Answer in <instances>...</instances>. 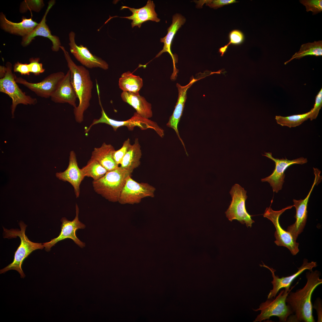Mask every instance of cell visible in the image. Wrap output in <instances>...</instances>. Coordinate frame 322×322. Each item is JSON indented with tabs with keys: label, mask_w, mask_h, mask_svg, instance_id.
I'll return each instance as SVG.
<instances>
[{
	"label": "cell",
	"mask_w": 322,
	"mask_h": 322,
	"mask_svg": "<svg viewBox=\"0 0 322 322\" xmlns=\"http://www.w3.org/2000/svg\"><path fill=\"white\" fill-rule=\"evenodd\" d=\"M320 272L317 270H309L306 273L307 282L302 289L289 293L286 302L294 315H290L287 322H315L312 315L311 298L315 289L322 283Z\"/></svg>",
	"instance_id": "6da1fadb"
},
{
	"label": "cell",
	"mask_w": 322,
	"mask_h": 322,
	"mask_svg": "<svg viewBox=\"0 0 322 322\" xmlns=\"http://www.w3.org/2000/svg\"><path fill=\"white\" fill-rule=\"evenodd\" d=\"M60 48L64 53L71 72V82L79 100L78 106L74 109L75 119L77 122L81 123L83 120L84 112L90 105L93 82L89 70L83 66L77 65L64 47L61 46Z\"/></svg>",
	"instance_id": "7a4b0ae2"
},
{
	"label": "cell",
	"mask_w": 322,
	"mask_h": 322,
	"mask_svg": "<svg viewBox=\"0 0 322 322\" xmlns=\"http://www.w3.org/2000/svg\"><path fill=\"white\" fill-rule=\"evenodd\" d=\"M131 173L120 166L108 171L102 177L93 180L94 191L109 201L118 202L121 191L128 176Z\"/></svg>",
	"instance_id": "3957f363"
},
{
	"label": "cell",
	"mask_w": 322,
	"mask_h": 322,
	"mask_svg": "<svg viewBox=\"0 0 322 322\" xmlns=\"http://www.w3.org/2000/svg\"><path fill=\"white\" fill-rule=\"evenodd\" d=\"M20 230L11 229L7 230L3 227L4 237L10 238L18 236L21 240L20 244L15 252L13 262L8 265L0 270L1 274L10 270L17 271L20 275L21 278H24L25 275L21 268V265L24 260L33 251L44 248L41 243H35L31 241L25 234L27 225L23 222L19 223Z\"/></svg>",
	"instance_id": "277c9868"
},
{
	"label": "cell",
	"mask_w": 322,
	"mask_h": 322,
	"mask_svg": "<svg viewBox=\"0 0 322 322\" xmlns=\"http://www.w3.org/2000/svg\"><path fill=\"white\" fill-rule=\"evenodd\" d=\"M298 283L292 287L289 291L285 289L281 290L275 297L267 299L265 302L260 304L259 308L253 309L254 311H261V313L253 322H260L269 319L273 316L278 317L280 321L287 322L289 317L293 313L287 304L286 299L289 293Z\"/></svg>",
	"instance_id": "5b68a950"
},
{
	"label": "cell",
	"mask_w": 322,
	"mask_h": 322,
	"mask_svg": "<svg viewBox=\"0 0 322 322\" xmlns=\"http://www.w3.org/2000/svg\"><path fill=\"white\" fill-rule=\"evenodd\" d=\"M5 67V74L0 78V92L7 95L12 99L11 109L13 118L14 112L18 104L34 105L37 103V100L36 98L27 95L19 87L15 81L16 76L12 72V64L7 62Z\"/></svg>",
	"instance_id": "8992f818"
},
{
	"label": "cell",
	"mask_w": 322,
	"mask_h": 322,
	"mask_svg": "<svg viewBox=\"0 0 322 322\" xmlns=\"http://www.w3.org/2000/svg\"><path fill=\"white\" fill-rule=\"evenodd\" d=\"M99 104L102 110L101 116L98 119L94 120L92 124L86 130L87 132L93 125L99 123H104L111 126L115 131L118 128L121 126H126L130 131L133 130L134 127L137 126L143 130L149 129H152L161 137H163L164 136V130L156 123L142 117L136 112L128 120L124 121L117 120L109 117L102 107L101 103Z\"/></svg>",
	"instance_id": "52a82bcc"
},
{
	"label": "cell",
	"mask_w": 322,
	"mask_h": 322,
	"mask_svg": "<svg viewBox=\"0 0 322 322\" xmlns=\"http://www.w3.org/2000/svg\"><path fill=\"white\" fill-rule=\"evenodd\" d=\"M230 193L232 200L225 212L227 217L231 222L236 219L242 224H245L247 227H251L254 221L246 208L245 202L247 197V191L239 184H235L232 187Z\"/></svg>",
	"instance_id": "ba28073f"
},
{
	"label": "cell",
	"mask_w": 322,
	"mask_h": 322,
	"mask_svg": "<svg viewBox=\"0 0 322 322\" xmlns=\"http://www.w3.org/2000/svg\"><path fill=\"white\" fill-rule=\"evenodd\" d=\"M272 202L273 200L269 207L266 208L263 216L270 220L275 226L276 229L275 233V244L279 246L286 247L293 255H295L299 251V243L296 242L290 233L282 228L279 222V218L281 215L286 210L291 209L294 206H289L281 210L275 211L271 207Z\"/></svg>",
	"instance_id": "9c48e42d"
},
{
	"label": "cell",
	"mask_w": 322,
	"mask_h": 322,
	"mask_svg": "<svg viewBox=\"0 0 322 322\" xmlns=\"http://www.w3.org/2000/svg\"><path fill=\"white\" fill-rule=\"evenodd\" d=\"M155 188L147 183H139L129 176L121 192L118 202L121 204L140 202L146 197H153Z\"/></svg>",
	"instance_id": "30bf717a"
},
{
	"label": "cell",
	"mask_w": 322,
	"mask_h": 322,
	"mask_svg": "<svg viewBox=\"0 0 322 322\" xmlns=\"http://www.w3.org/2000/svg\"><path fill=\"white\" fill-rule=\"evenodd\" d=\"M313 170L315 175L314 181L306 197L304 199H293V206L296 210V214L294 216L296 221L293 224L288 227L287 231L290 233L296 240L298 235L303 232L306 223L307 216V207L310 194L315 186L319 183L321 178V176L320 175L321 171L317 168H313Z\"/></svg>",
	"instance_id": "8fae6325"
},
{
	"label": "cell",
	"mask_w": 322,
	"mask_h": 322,
	"mask_svg": "<svg viewBox=\"0 0 322 322\" xmlns=\"http://www.w3.org/2000/svg\"><path fill=\"white\" fill-rule=\"evenodd\" d=\"M264 154L263 155L274 162L275 167L273 173L270 176L261 179V180L262 182H268L272 187L273 192L276 193L282 188L285 177L284 173L287 168L293 164L302 165L307 162V159L303 157L290 160L287 158H275L272 156L270 152H265Z\"/></svg>",
	"instance_id": "7c38bea8"
},
{
	"label": "cell",
	"mask_w": 322,
	"mask_h": 322,
	"mask_svg": "<svg viewBox=\"0 0 322 322\" xmlns=\"http://www.w3.org/2000/svg\"><path fill=\"white\" fill-rule=\"evenodd\" d=\"M65 74L62 72L49 75L39 82H29L21 77L15 78L17 83L22 84L34 92L38 96L44 98L50 97Z\"/></svg>",
	"instance_id": "4fadbf2b"
},
{
	"label": "cell",
	"mask_w": 322,
	"mask_h": 322,
	"mask_svg": "<svg viewBox=\"0 0 322 322\" xmlns=\"http://www.w3.org/2000/svg\"><path fill=\"white\" fill-rule=\"evenodd\" d=\"M76 216L75 219L70 221L66 218L63 217L61 219V232L57 237L49 242L43 244L45 250L47 251L50 250L51 248L58 242L66 239L72 240L79 246L82 248L85 246V243L81 241L76 235V231L78 229H83L85 225L79 220V209L78 205H76Z\"/></svg>",
	"instance_id": "5bb4252c"
},
{
	"label": "cell",
	"mask_w": 322,
	"mask_h": 322,
	"mask_svg": "<svg viewBox=\"0 0 322 322\" xmlns=\"http://www.w3.org/2000/svg\"><path fill=\"white\" fill-rule=\"evenodd\" d=\"M75 34L73 31L69 34V45L71 52L83 65L90 69L100 68L104 70L109 68V65L101 58L92 54L87 47L83 45H77L75 41Z\"/></svg>",
	"instance_id": "9a60e30c"
},
{
	"label": "cell",
	"mask_w": 322,
	"mask_h": 322,
	"mask_svg": "<svg viewBox=\"0 0 322 322\" xmlns=\"http://www.w3.org/2000/svg\"><path fill=\"white\" fill-rule=\"evenodd\" d=\"M263 265H260V266L268 269L271 272L273 278V280L271 282L273 285V288L268 295L267 299L274 298L279 290L282 288H284L289 291L291 284L296 277L304 271L307 270H312L313 268L317 266L316 262L312 261L309 262L308 260L305 258L302 265L300 267L298 268V270L297 272L290 276L280 278L278 275H275V270L266 265L263 263Z\"/></svg>",
	"instance_id": "2e32d148"
},
{
	"label": "cell",
	"mask_w": 322,
	"mask_h": 322,
	"mask_svg": "<svg viewBox=\"0 0 322 322\" xmlns=\"http://www.w3.org/2000/svg\"><path fill=\"white\" fill-rule=\"evenodd\" d=\"M56 176L59 179L69 182L74 188L76 198L80 193V185L85 177L78 166L76 155L72 151L70 153L69 161L67 169L62 172H57Z\"/></svg>",
	"instance_id": "e0dca14e"
},
{
	"label": "cell",
	"mask_w": 322,
	"mask_h": 322,
	"mask_svg": "<svg viewBox=\"0 0 322 322\" xmlns=\"http://www.w3.org/2000/svg\"><path fill=\"white\" fill-rule=\"evenodd\" d=\"M55 2L54 1H51L49 2L47 8L41 22L30 33L23 37L21 43L23 46H27L35 36H40L47 38L51 41L52 44V49L53 51L57 52L59 50L61 44L59 37L51 34L46 23L47 15Z\"/></svg>",
	"instance_id": "ac0fdd59"
},
{
	"label": "cell",
	"mask_w": 322,
	"mask_h": 322,
	"mask_svg": "<svg viewBox=\"0 0 322 322\" xmlns=\"http://www.w3.org/2000/svg\"><path fill=\"white\" fill-rule=\"evenodd\" d=\"M71 75L70 71L69 70L50 97L54 102L67 103L75 108L77 107L76 103L77 97L71 82Z\"/></svg>",
	"instance_id": "d6986e66"
},
{
	"label": "cell",
	"mask_w": 322,
	"mask_h": 322,
	"mask_svg": "<svg viewBox=\"0 0 322 322\" xmlns=\"http://www.w3.org/2000/svg\"><path fill=\"white\" fill-rule=\"evenodd\" d=\"M200 79L201 78L196 79L193 78L188 83L183 86H181L178 83L177 84L176 86L178 90L177 100L173 113L166 124L167 126L172 128L175 131L178 138L183 145L185 151H186V150L184 144L179 135L178 129V125L184 110L187 98V91L193 83ZM185 152H186V151Z\"/></svg>",
	"instance_id": "ffe728a7"
},
{
	"label": "cell",
	"mask_w": 322,
	"mask_h": 322,
	"mask_svg": "<svg viewBox=\"0 0 322 322\" xmlns=\"http://www.w3.org/2000/svg\"><path fill=\"white\" fill-rule=\"evenodd\" d=\"M186 21L185 18L179 13H176L172 17V23L168 28V33L166 35L160 38V41L164 43L163 49L157 55L155 58L160 56L162 53L168 52L171 56L173 62L174 71L171 77V80H174L177 76L178 72L175 67L176 60L174 55L172 53L171 47L174 36L178 30L183 25Z\"/></svg>",
	"instance_id": "44dd1931"
},
{
	"label": "cell",
	"mask_w": 322,
	"mask_h": 322,
	"mask_svg": "<svg viewBox=\"0 0 322 322\" xmlns=\"http://www.w3.org/2000/svg\"><path fill=\"white\" fill-rule=\"evenodd\" d=\"M155 5L153 1L148 0L146 4L143 7L136 9L127 6H123L121 9H129L132 13L131 15L126 17H120L132 20L131 23L132 28L137 26L140 28L142 24L147 21H151L159 22L160 19L157 17V14L155 10Z\"/></svg>",
	"instance_id": "7402d4cb"
},
{
	"label": "cell",
	"mask_w": 322,
	"mask_h": 322,
	"mask_svg": "<svg viewBox=\"0 0 322 322\" xmlns=\"http://www.w3.org/2000/svg\"><path fill=\"white\" fill-rule=\"evenodd\" d=\"M0 25L2 29L10 33L23 36L28 35L38 25L32 18H22L19 23H15L8 20L2 13L0 15Z\"/></svg>",
	"instance_id": "603a6c76"
},
{
	"label": "cell",
	"mask_w": 322,
	"mask_h": 322,
	"mask_svg": "<svg viewBox=\"0 0 322 322\" xmlns=\"http://www.w3.org/2000/svg\"><path fill=\"white\" fill-rule=\"evenodd\" d=\"M115 151L112 145L103 143L100 147L94 148L91 158L98 162L108 171H110L119 166L113 159Z\"/></svg>",
	"instance_id": "cb8c5ba5"
},
{
	"label": "cell",
	"mask_w": 322,
	"mask_h": 322,
	"mask_svg": "<svg viewBox=\"0 0 322 322\" xmlns=\"http://www.w3.org/2000/svg\"><path fill=\"white\" fill-rule=\"evenodd\" d=\"M121 97L123 101L131 106L142 117L148 119L152 117L151 104L144 97L125 92L121 93Z\"/></svg>",
	"instance_id": "d4e9b609"
},
{
	"label": "cell",
	"mask_w": 322,
	"mask_h": 322,
	"mask_svg": "<svg viewBox=\"0 0 322 322\" xmlns=\"http://www.w3.org/2000/svg\"><path fill=\"white\" fill-rule=\"evenodd\" d=\"M141 156L140 145L138 139L136 138L134 143L131 145L123 158L120 166L132 173L134 169L140 165Z\"/></svg>",
	"instance_id": "484cf974"
},
{
	"label": "cell",
	"mask_w": 322,
	"mask_h": 322,
	"mask_svg": "<svg viewBox=\"0 0 322 322\" xmlns=\"http://www.w3.org/2000/svg\"><path fill=\"white\" fill-rule=\"evenodd\" d=\"M119 88L123 92L139 95V92L143 85V80L139 76L128 71L123 73L119 78Z\"/></svg>",
	"instance_id": "4316f807"
},
{
	"label": "cell",
	"mask_w": 322,
	"mask_h": 322,
	"mask_svg": "<svg viewBox=\"0 0 322 322\" xmlns=\"http://www.w3.org/2000/svg\"><path fill=\"white\" fill-rule=\"evenodd\" d=\"M316 56L322 55V41H315L302 44L299 50L295 52L289 60L284 63L286 64L293 59H300L307 55Z\"/></svg>",
	"instance_id": "83f0119b"
},
{
	"label": "cell",
	"mask_w": 322,
	"mask_h": 322,
	"mask_svg": "<svg viewBox=\"0 0 322 322\" xmlns=\"http://www.w3.org/2000/svg\"><path fill=\"white\" fill-rule=\"evenodd\" d=\"M80 169L84 177H91L95 181L102 177L108 171L98 162L91 158Z\"/></svg>",
	"instance_id": "f1b7e54d"
},
{
	"label": "cell",
	"mask_w": 322,
	"mask_h": 322,
	"mask_svg": "<svg viewBox=\"0 0 322 322\" xmlns=\"http://www.w3.org/2000/svg\"><path fill=\"white\" fill-rule=\"evenodd\" d=\"M311 112H309L304 114L294 115L284 117L276 116L275 119L277 123L282 126H287L290 128L298 126L309 118V116Z\"/></svg>",
	"instance_id": "f546056e"
},
{
	"label": "cell",
	"mask_w": 322,
	"mask_h": 322,
	"mask_svg": "<svg viewBox=\"0 0 322 322\" xmlns=\"http://www.w3.org/2000/svg\"><path fill=\"white\" fill-rule=\"evenodd\" d=\"M198 8H200L204 4L210 8L217 9L223 6L236 2L235 0H204L196 1Z\"/></svg>",
	"instance_id": "4dcf8cb0"
},
{
	"label": "cell",
	"mask_w": 322,
	"mask_h": 322,
	"mask_svg": "<svg viewBox=\"0 0 322 322\" xmlns=\"http://www.w3.org/2000/svg\"><path fill=\"white\" fill-rule=\"evenodd\" d=\"M299 1L305 6L306 11H311L313 15L322 11V0H300Z\"/></svg>",
	"instance_id": "1f68e13d"
},
{
	"label": "cell",
	"mask_w": 322,
	"mask_h": 322,
	"mask_svg": "<svg viewBox=\"0 0 322 322\" xmlns=\"http://www.w3.org/2000/svg\"><path fill=\"white\" fill-rule=\"evenodd\" d=\"M131 144L130 140L127 139L123 143L122 147L119 149L114 151L113 157L115 163L117 165L120 164L122 160L127 152Z\"/></svg>",
	"instance_id": "d6a6232c"
},
{
	"label": "cell",
	"mask_w": 322,
	"mask_h": 322,
	"mask_svg": "<svg viewBox=\"0 0 322 322\" xmlns=\"http://www.w3.org/2000/svg\"><path fill=\"white\" fill-rule=\"evenodd\" d=\"M39 61L40 58H32L29 59L28 65L30 72L36 76L44 72L45 70L43 68L42 64L39 62Z\"/></svg>",
	"instance_id": "836d02e7"
},
{
	"label": "cell",
	"mask_w": 322,
	"mask_h": 322,
	"mask_svg": "<svg viewBox=\"0 0 322 322\" xmlns=\"http://www.w3.org/2000/svg\"><path fill=\"white\" fill-rule=\"evenodd\" d=\"M322 106V89L318 92L315 97V102L313 108L311 110V112L309 116L311 120L315 119Z\"/></svg>",
	"instance_id": "e575fe53"
},
{
	"label": "cell",
	"mask_w": 322,
	"mask_h": 322,
	"mask_svg": "<svg viewBox=\"0 0 322 322\" xmlns=\"http://www.w3.org/2000/svg\"><path fill=\"white\" fill-rule=\"evenodd\" d=\"M229 42L225 46L228 48L229 45L231 44L238 45L241 44L244 41V36L240 31L235 30H232L229 34Z\"/></svg>",
	"instance_id": "d590c367"
},
{
	"label": "cell",
	"mask_w": 322,
	"mask_h": 322,
	"mask_svg": "<svg viewBox=\"0 0 322 322\" xmlns=\"http://www.w3.org/2000/svg\"><path fill=\"white\" fill-rule=\"evenodd\" d=\"M13 71L18 72L21 75H30V71L28 64H22L19 62L15 63L13 66Z\"/></svg>",
	"instance_id": "8d00e7d4"
},
{
	"label": "cell",
	"mask_w": 322,
	"mask_h": 322,
	"mask_svg": "<svg viewBox=\"0 0 322 322\" xmlns=\"http://www.w3.org/2000/svg\"><path fill=\"white\" fill-rule=\"evenodd\" d=\"M312 308L315 309L317 311L318 315V322L322 321V304L321 300L319 298H317L315 300Z\"/></svg>",
	"instance_id": "74e56055"
}]
</instances>
